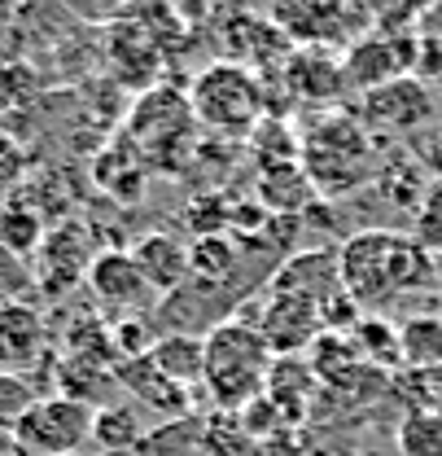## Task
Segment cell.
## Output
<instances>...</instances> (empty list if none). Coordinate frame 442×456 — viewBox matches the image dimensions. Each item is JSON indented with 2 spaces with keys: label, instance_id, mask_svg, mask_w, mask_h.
Segmentation results:
<instances>
[{
  "label": "cell",
  "instance_id": "obj_2",
  "mask_svg": "<svg viewBox=\"0 0 442 456\" xmlns=\"http://www.w3.org/2000/svg\"><path fill=\"white\" fill-rule=\"evenodd\" d=\"M202 387L211 399L228 412H245L250 403H259L268 391L272 364L277 355L268 351L263 334L250 321H220L206 338H202Z\"/></svg>",
  "mask_w": 442,
  "mask_h": 456
},
{
  "label": "cell",
  "instance_id": "obj_21",
  "mask_svg": "<svg viewBox=\"0 0 442 456\" xmlns=\"http://www.w3.org/2000/svg\"><path fill=\"white\" fill-rule=\"evenodd\" d=\"M398 452L403 456H442V417L430 408H412L398 421Z\"/></svg>",
  "mask_w": 442,
  "mask_h": 456
},
{
  "label": "cell",
  "instance_id": "obj_25",
  "mask_svg": "<svg viewBox=\"0 0 442 456\" xmlns=\"http://www.w3.org/2000/svg\"><path fill=\"white\" fill-rule=\"evenodd\" d=\"M36 399L40 395L27 387L22 373H0V426H13Z\"/></svg>",
  "mask_w": 442,
  "mask_h": 456
},
{
  "label": "cell",
  "instance_id": "obj_1",
  "mask_svg": "<svg viewBox=\"0 0 442 456\" xmlns=\"http://www.w3.org/2000/svg\"><path fill=\"white\" fill-rule=\"evenodd\" d=\"M342 264V289L359 312H382L390 298L425 281L430 250L398 237V232H359L337 250Z\"/></svg>",
  "mask_w": 442,
  "mask_h": 456
},
{
  "label": "cell",
  "instance_id": "obj_4",
  "mask_svg": "<svg viewBox=\"0 0 442 456\" xmlns=\"http://www.w3.org/2000/svg\"><path fill=\"white\" fill-rule=\"evenodd\" d=\"M193 132H197V118L189 106V93L171 88V84H154L145 88L123 123V136L127 145L145 159V167L154 171H184L189 154H193Z\"/></svg>",
  "mask_w": 442,
  "mask_h": 456
},
{
  "label": "cell",
  "instance_id": "obj_20",
  "mask_svg": "<svg viewBox=\"0 0 442 456\" xmlns=\"http://www.w3.org/2000/svg\"><path fill=\"white\" fill-rule=\"evenodd\" d=\"M398 360L407 369H421V373L442 369V321L438 316H412L398 330Z\"/></svg>",
  "mask_w": 442,
  "mask_h": 456
},
{
  "label": "cell",
  "instance_id": "obj_18",
  "mask_svg": "<svg viewBox=\"0 0 442 456\" xmlns=\"http://www.w3.org/2000/svg\"><path fill=\"white\" fill-rule=\"evenodd\" d=\"M44 216L22 202V198H9L0 207V250H9L13 259H36L40 246H44Z\"/></svg>",
  "mask_w": 442,
  "mask_h": 456
},
{
  "label": "cell",
  "instance_id": "obj_10",
  "mask_svg": "<svg viewBox=\"0 0 442 456\" xmlns=\"http://www.w3.org/2000/svg\"><path fill=\"white\" fill-rule=\"evenodd\" d=\"M430 114H434L430 88H425L421 79L403 75V79H390L386 88L364 93L359 123H364V127H377V132H412V127H421Z\"/></svg>",
  "mask_w": 442,
  "mask_h": 456
},
{
  "label": "cell",
  "instance_id": "obj_24",
  "mask_svg": "<svg viewBox=\"0 0 442 456\" xmlns=\"http://www.w3.org/2000/svg\"><path fill=\"white\" fill-rule=\"evenodd\" d=\"M355 346H359V355H368V360L398 355V330H390L382 316H364V321L355 325Z\"/></svg>",
  "mask_w": 442,
  "mask_h": 456
},
{
  "label": "cell",
  "instance_id": "obj_7",
  "mask_svg": "<svg viewBox=\"0 0 442 456\" xmlns=\"http://www.w3.org/2000/svg\"><path fill=\"white\" fill-rule=\"evenodd\" d=\"M263 342H268V351L285 360V355H293V351H311L316 338L325 334V312L316 307V303H307V298H293V294H263V312L250 321Z\"/></svg>",
  "mask_w": 442,
  "mask_h": 456
},
{
  "label": "cell",
  "instance_id": "obj_9",
  "mask_svg": "<svg viewBox=\"0 0 442 456\" xmlns=\"http://www.w3.org/2000/svg\"><path fill=\"white\" fill-rule=\"evenodd\" d=\"M272 294H293V298H307L316 303L325 316L346 298L342 289V264H337V250H302L293 259L280 264V273L268 281Z\"/></svg>",
  "mask_w": 442,
  "mask_h": 456
},
{
  "label": "cell",
  "instance_id": "obj_14",
  "mask_svg": "<svg viewBox=\"0 0 442 456\" xmlns=\"http://www.w3.org/2000/svg\"><path fill=\"white\" fill-rule=\"evenodd\" d=\"M141 277L149 281L154 294H175L180 285L193 277V255H189V241H180L175 232H145L132 250Z\"/></svg>",
  "mask_w": 442,
  "mask_h": 456
},
{
  "label": "cell",
  "instance_id": "obj_26",
  "mask_svg": "<svg viewBox=\"0 0 442 456\" xmlns=\"http://www.w3.org/2000/svg\"><path fill=\"white\" fill-rule=\"evenodd\" d=\"M18 175H22V150L0 132V189H9Z\"/></svg>",
  "mask_w": 442,
  "mask_h": 456
},
{
  "label": "cell",
  "instance_id": "obj_6",
  "mask_svg": "<svg viewBox=\"0 0 442 456\" xmlns=\"http://www.w3.org/2000/svg\"><path fill=\"white\" fill-rule=\"evenodd\" d=\"M97 412L70 395H40L13 426V452L18 456H75L92 439Z\"/></svg>",
  "mask_w": 442,
  "mask_h": 456
},
{
  "label": "cell",
  "instance_id": "obj_11",
  "mask_svg": "<svg viewBox=\"0 0 442 456\" xmlns=\"http://www.w3.org/2000/svg\"><path fill=\"white\" fill-rule=\"evenodd\" d=\"M44 346H49L44 312L22 298H4L0 303V373L36 369L44 360Z\"/></svg>",
  "mask_w": 442,
  "mask_h": 456
},
{
  "label": "cell",
  "instance_id": "obj_19",
  "mask_svg": "<svg viewBox=\"0 0 442 456\" xmlns=\"http://www.w3.org/2000/svg\"><path fill=\"white\" fill-rule=\"evenodd\" d=\"M259 198H263L268 216H293L307 207V198H316V189H311L302 163H289V167L259 171Z\"/></svg>",
  "mask_w": 442,
  "mask_h": 456
},
{
  "label": "cell",
  "instance_id": "obj_5",
  "mask_svg": "<svg viewBox=\"0 0 442 456\" xmlns=\"http://www.w3.org/2000/svg\"><path fill=\"white\" fill-rule=\"evenodd\" d=\"M189 106L197 127L215 132V136H237V141H250V132L263 123V106H268V93H263V79L241 66V61H211L206 70L193 75L189 84Z\"/></svg>",
  "mask_w": 442,
  "mask_h": 456
},
{
  "label": "cell",
  "instance_id": "obj_3",
  "mask_svg": "<svg viewBox=\"0 0 442 456\" xmlns=\"http://www.w3.org/2000/svg\"><path fill=\"white\" fill-rule=\"evenodd\" d=\"M298 163L307 171L316 198H346V193L364 189L377 167L373 141H368V127L359 123V114H320L302 132Z\"/></svg>",
  "mask_w": 442,
  "mask_h": 456
},
{
  "label": "cell",
  "instance_id": "obj_23",
  "mask_svg": "<svg viewBox=\"0 0 442 456\" xmlns=\"http://www.w3.org/2000/svg\"><path fill=\"white\" fill-rule=\"evenodd\" d=\"M92 439L106 448V452H127L136 439H141V426L127 408H101L97 421H92Z\"/></svg>",
  "mask_w": 442,
  "mask_h": 456
},
{
  "label": "cell",
  "instance_id": "obj_22",
  "mask_svg": "<svg viewBox=\"0 0 442 456\" xmlns=\"http://www.w3.org/2000/svg\"><path fill=\"white\" fill-rule=\"evenodd\" d=\"M189 255H193V277H202L206 285L223 281L232 273V264H237V250L228 246V237H220V232H202L189 246Z\"/></svg>",
  "mask_w": 442,
  "mask_h": 456
},
{
  "label": "cell",
  "instance_id": "obj_8",
  "mask_svg": "<svg viewBox=\"0 0 442 456\" xmlns=\"http://www.w3.org/2000/svg\"><path fill=\"white\" fill-rule=\"evenodd\" d=\"M92 259H97L92 232L79 224V220H61L57 228H49V232H44V246H40V255H36V273H40L44 294L61 298L66 289L88 281Z\"/></svg>",
  "mask_w": 442,
  "mask_h": 456
},
{
  "label": "cell",
  "instance_id": "obj_13",
  "mask_svg": "<svg viewBox=\"0 0 442 456\" xmlns=\"http://www.w3.org/2000/svg\"><path fill=\"white\" fill-rule=\"evenodd\" d=\"M407 61H412L407 45H394L390 36H364L342 57V84L346 88H359V93L386 88L390 79H403L407 75Z\"/></svg>",
  "mask_w": 442,
  "mask_h": 456
},
{
  "label": "cell",
  "instance_id": "obj_15",
  "mask_svg": "<svg viewBox=\"0 0 442 456\" xmlns=\"http://www.w3.org/2000/svg\"><path fill=\"white\" fill-rule=\"evenodd\" d=\"M92 175H97V184H101L106 193H114L118 202H136V198L145 193V175H149V167H145V159L127 145V136H118V145H110V150L97 154Z\"/></svg>",
  "mask_w": 442,
  "mask_h": 456
},
{
  "label": "cell",
  "instance_id": "obj_12",
  "mask_svg": "<svg viewBox=\"0 0 442 456\" xmlns=\"http://www.w3.org/2000/svg\"><path fill=\"white\" fill-rule=\"evenodd\" d=\"M84 285H88V289L97 294V303L110 307V312H141V307L154 298V289L141 277L132 250H97V259H92Z\"/></svg>",
  "mask_w": 442,
  "mask_h": 456
},
{
  "label": "cell",
  "instance_id": "obj_17",
  "mask_svg": "<svg viewBox=\"0 0 442 456\" xmlns=\"http://www.w3.org/2000/svg\"><path fill=\"white\" fill-rule=\"evenodd\" d=\"M118 382H123L136 399L154 403L158 412H184V408H189V391H184V387H175V382H166L163 373L149 364V355L123 360V364H118Z\"/></svg>",
  "mask_w": 442,
  "mask_h": 456
},
{
  "label": "cell",
  "instance_id": "obj_16",
  "mask_svg": "<svg viewBox=\"0 0 442 456\" xmlns=\"http://www.w3.org/2000/svg\"><path fill=\"white\" fill-rule=\"evenodd\" d=\"M202 360H206V351H202V338H193V334H166V338H154L149 346V364L163 373L166 382H175V387H197L202 382Z\"/></svg>",
  "mask_w": 442,
  "mask_h": 456
}]
</instances>
